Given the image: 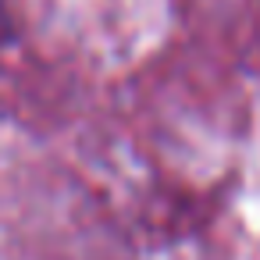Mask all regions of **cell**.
<instances>
[{
	"instance_id": "6da1fadb",
	"label": "cell",
	"mask_w": 260,
	"mask_h": 260,
	"mask_svg": "<svg viewBox=\"0 0 260 260\" xmlns=\"http://www.w3.org/2000/svg\"><path fill=\"white\" fill-rule=\"evenodd\" d=\"M8 36V18H4V8H0V40Z\"/></svg>"
}]
</instances>
